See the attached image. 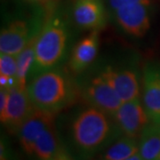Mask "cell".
<instances>
[{
  "mask_svg": "<svg viewBox=\"0 0 160 160\" xmlns=\"http://www.w3.org/2000/svg\"><path fill=\"white\" fill-rule=\"evenodd\" d=\"M52 160H73L71 158H69V155L67 154V153H65L64 151H62L61 154H59L55 158H53Z\"/></svg>",
  "mask_w": 160,
  "mask_h": 160,
  "instance_id": "21",
  "label": "cell"
},
{
  "mask_svg": "<svg viewBox=\"0 0 160 160\" xmlns=\"http://www.w3.org/2000/svg\"><path fill=\"white\" fill-rule=\"evenodd\" d=\"M69 39V29L64 19L61 16L50 18L38 34L35 62L29 78L56 68L66 55Z\"/></svg>",
  "mask_w": 160,
  "mask_h": 160,
  "instance_id": "3",
  "label": "cell"
},
{
  "mask_svg": "<svg viewBox=\"0 0 160 160\" xmlns=\"http://www.w3.org/2000/svg\"><path fill=\"white\" fill-rule=\"evenodd\" d=\"M72 17L78 27L99 30L106 24V8L103 0H74Z\"/></svg>",
  "mask_w": 160,
  "mask_h": 160,
  "instance_id": "12",
  "label": "cell"
},
{
  "mask_svg": "<svg viewBox=\"0 0 160 160\" xmlns=\"http://www.w3.org/2000/svg\"><path fill=\"white\" fill-rule=\"evenodd\" d=\"M37 38L38 35L29 41L17 55V86L22 90L27 89V81L34 64Z\"/></svg>",
  "mask_w": 160,
  "mask_h": 160,
  "instance_id": "16",
  "label": "cell"
},
{
  "mask_svg": "<svg viewBox=\"0 0 160 160\" xmlns=\"http://www.w3.org/2000/svg\"><path fill=\"white\" fill-rule=\"evenodd\" d=\"M27 2L29 3H31V4H38V5H40V4H46L50 1H52V0H26Z\"/></svg>",
  "mask_w": 160,
  "mask_h": 160,
  "instance_id": "22",
  "label": "cell"
},
{
  "mask_svg": "<svg viewBox=\"0 0 160 160\" xmlns=\"http://www.w3.org/2000/svg\"><path fill=\"white\" fill-rule=\"evenodd\" d=\"M99 49V30L91 33L77 43L69 57V67L72 74L83 73L97 56Z\"/></svg>",
  "mask_w": 160,
  "mask_h": 160,
  "instance_id": "13",
  "label": "cell"
},
{
  "mask_svg": "<svg viewBox=\"0 0 160 160\" xmlns=\"http://www.w3.org/2000/svg\"><path fill=\"white\" fill-rule=\"evenodd\" d=\"M27 92L35 108L52 114L68 107L76 96L69 75L57 67L33 77L27 86Z\"/></svg>",
  "mask_w": 160,
  "mask_h": 160,
  "instance_id": "2",
  "label": "cell"
},
{
  "mask_svg": "<svg viewBox=\"0 0 160 160\" xmlns=\"http://www.w3.org/2000/svg\"><path fill=\"white\" fill-rule=\"evenodd\" d=\"M142 1H151V0H105L106 6L109 12L111 13L117 9H118L122 6H125L129 4L137 3V2H142Z\"/></svg>",
  "mask_w": 160,
  "mask_h": 160,
  "instance_id": "20",
  "label": "cell"
},
{
  "mask_svg": "<svg viewBox=\"0 0 160 160\" xmlns=\"http://www.w3.org/2000/svg\"><path fill=\"white\" fill-rule=\"evenodd\" d=\"M139 153L143 160H160V124H149L143 130Z\"/></svg>",
  "mask_w": 160,
  "mask_h": 160,
  "instance_id": "15",
  "label": "cell"
},
{
  "mask_svg": "<svg viewBox=\"0 0 160 160\" xmlns=\"http://www.w3.org/2000/svg\"><path fill=\"white\" fill-rule=\"evenodd\" d=\"M139 152L136 139L122 136L111 143L99 160H126Z\"/></svg>",
  "mask_w": 160,
  "mask_h": 160,
  "instance_id": "17",
  "label": "cell"
},
{
  "mask_svg": "<svg viewBox=\"0 0 160 160\" xmlns=\"http://www.w3.org/2000/svg\"><path fill=\"white\" fill-rule=\"evenodd\" d=\"M54 116L55 114L35 108L29 118L25 120L17 134L20 145L26 154L33 155L37 139L42 132L54 125Z\"/></svg>",
  "mask_w": 160,
  "mask_h": 160,
  "instance_id": "11",
  "label": "cell"
},
{
  "mask_svg": "<svg viewBox=\"0 0 160 160\" xmlns=\"http://www.w3.org/2000/svg\"><path fill=\"white\" fill-rule=\"evenodd\" d=\"M0 160H14L10 144L4 136L1 137L0 142Z\"/></svg>",
  "mask_w": 160,
  "mask_h": 160,
  "instance_id": "19",
  "label": "cell"
},
{
  "mask_svg": "<svg viewBox=\"0 0 160 160\" xmlns=\"http://www.w3.org/2000/svg\"><path fill=\"white\" fill-rule=\"evenodd\" d=\"M82 96L89 106L100 109L110 117L123 103L102 73L86 81L82 87Z\"/></svg>",
  "mask_w": 160,
  "mask_h": 160,
  "instance_id": "5",
  "label": "cell"
},
{
  "mask_svg": "<svg viewBox=\"0 0 160 160\" xmlns=\"http://www.w3.org/2000/svg\"><path fill=\"white\" fill-rule=\"evenodd\" d=\"M126 160H143V159H142V156L140 155V153L137 152V153H135L134 155L131 156L130 158H126Z\"/></svg>",
  "mask_w": 160,
  "mask_h": 160,
  "instance_id": "23",
  "label": "cell"
},
{
  "mask_svg": "<svg viewBox=\"0 0 160 160\" xmlns=\"http://www.w3.org/2000/svg\"><path fill=\"white\" fill-rule=\"evenodd\" d=\"M142 104L150 122L160 124V66L154 63L143 70Z\"/></svg>",
  "mask_w": 160,
  "mask_h": 160,
  "instance_id": "10",
  "label": "cell"
},
{
  "mask_svg": "<svg viewBox=\"0 0 160 160\" xmlns=\"http://www.w3.org/2000/svg\"><path fill=\"white\" fill-rule=\"evenodd\" d=\"M34 109V105L29 99L27 89L22 90L14 86L9 89L6 111L0 116L1 123L10 132L17 133Z\"/></svg>",
  "mask_w": 160,
  "mask_h": 160,
  "instance_id": "7",
  "label": "cell"
},
{
  "mask_svg": "<svg viewBox=\"0 0 160 160\" xmlns=\"http://www.w3.org/2000/svg\"><path fill=\"white\" fill-rule=\"evenodd\" d=\"M122 135L112 118L92 106L78 109L66 130L67 148L74 158L88 160Z\"/></svg>",
  "mask_w": 160,
  "mask_h": 160,
  "instance_id": "1",
  "label": "cell"
},
{
  "mask_svg": "<svg viewBox=\"0 0 160 160\" xmlns=\"http://www.w3.org/2000/svg\"><path fill=\"white\" fill-rule=\"evenodd\" d=\"M0 74L8 78L17 77V56L1 53L0 55Z\"/></svg>",
  "mask_w": 160,
  "mask_h": 160,
  "instance_id": "18",
  "label": "cell"
},
{
  "mask_svg": "<svg viewBox=\"0 0 160 160\" xmlns=\"http://www.w3.org/2000/svg\"><path fill=\"white\" fill-rule=\"evenodd\" d=\"M114 88L122 102L138 99L140 96V75L132 66L113 68L108 66L101 72Z\"/></svg>",
  "mask_w": 160,
  "mask_h": 160,
  "instance_id": "9",
  "label": "cell"
},
{
  "mask_svg": "<svg viewBox=\"0 0 160 160\" xmlns=\"http://www.w3.org/2000/svg\"><path fill=\"white\" fill-rule=\"evenodd\" d=\"M111 118L122 135L136 140L150 122L139 98L122 103Z\"/></svg>",
  "mask_w": 160,
  "mask_h": 160,
  "instance_id": "6",
  "label": "cell"
},
{
  "mask_svg": "<svg viewBox=\"0 0 160 160\" xmlns=\"http://www.w3.org/2000/svg\"><path fill=\"white\" fill-rule=\"evenodd\" d=\"M39 31L38 27L23 20H15L8 23L0 34L1 53L17 56Z\"/></svg>",
  "mask_w": 160,
  "mask_h": 160,
  "instance_id": "8",
  "label": "cell"
},
{
  "mask_svg": "<svg viewBox=\"0 0 160 160\" xmlns=\"http://www.w3.org/2000/svg\"><path fill=\"white\" fill-rule=\"evenodd\" d=\"M62 152L60 139L54 124L42 132L37 139L33 149V155L39 160H52Z\"/></svg>",
  "mask_w": 160,
  "mask_h": 160,
  "instance_id": "14",
  "label": "cell"
},
{
  "mask_svg": "<svg viewBox=\"0 0 160 160\" xmlns=\"http://www.w3.org/2000/svg\"><path fill=\"white\" fill-rule=\"evenodd\" d=\"M110 14L117 25L126 34L142 38L150 28L151 1L129 4L117 9Z\"/></svg>",
  "mask_w": 160,
  "mask_h": 160,
  "instance_id": "4",
  "label": "cell"
}]
</instances>
